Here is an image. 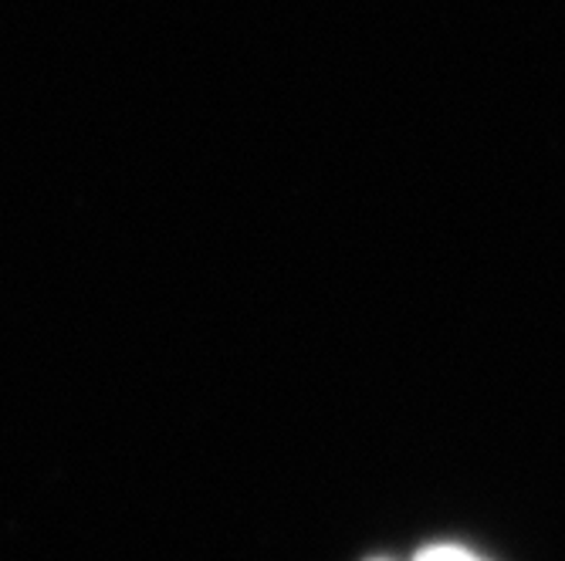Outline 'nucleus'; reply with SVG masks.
<instances>
[{
  "instance_id": "1",
  "label": "nucleus",
  "mask_w": 565,
  "mask_h": 561,
  "mask_svg": "<svg viewBox=\"0 0 565 561\" xmlns=\"http://www.w3.org/2000/svg\"><path fill=\"white\" fill-rule=\"evenodd\" d=\"M417 561H478V558H471L468 551H457V548H430Z\"/></svg>"
}]
</instances>
